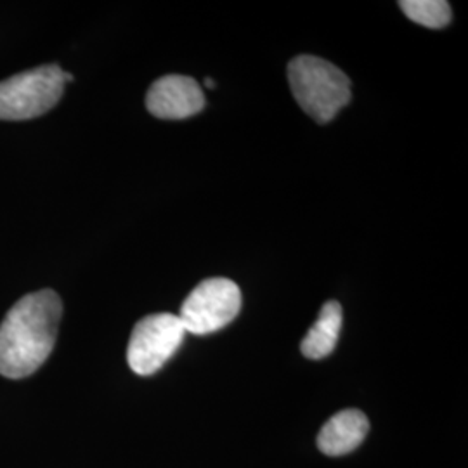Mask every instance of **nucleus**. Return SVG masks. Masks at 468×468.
Segmentation results:
<instances>
[{
  "instance_id": "obj_9",
  "label": "nucleus",
  "mask_w": 468,
  "mask_h": 468,
  "mask_svg": "<svg viewBox=\"0 0 468 468\" xmlns=\"http://www.w3.org/2000/svg\"><path fill=\"white\" fill-rule=\"evenodd\" d=\"M402 13L425 28H444L452 21V7L444 0H402Z\"/></svg>"
},
{
  "instance_id": "obj_6",
  "label": "nucleus",
  "mask_w": 468,
  "mask_h": 468,
  "mask_svg": "<svg viewBox=\"0 0 468 468\" xmlns=\"http://www.w3.org/2000/svg\"><path fill=\"white\" fill-rule=\"evenodd\" d=\"M146 108L153 117L185 120L205 108V94L197 80L186 75H165L151 85Z\"/></svg>"
},
{
  "instance_id": "obj_3",
  "label": "nucleus",
  "mask_w": 468,
  "mask_h": 468,
  "mask_svg": "<svg viewBox=\"0 0 468 468\" xmlns=\"http://www.w3.org/2000/svg\"><path fill=\"white\" fill-rule=\"evenodd\" d=\"M73 77L58 65L38 67L0 82V120H30L52 110Z\"/></svg>"
},
{
  "instance_id": "obj_8",
  "label": "nucleus",
  "mask_w": 468,
  "mask_h": 468,
  "mask_svg": "<svg viewBox=\"0 0 468 468\" xmlns=\"http://www.w3.org/2000/svg\"><path fill=\"white\" fill-rule=\"evenodd\" d=\"M344 323L342 305L336 301L326 302L319 311L316 323L303 336L301 351L307 359H323L336 347Z\"/></svg>"
},
{
  "instance_id": "obj_5",
  "label": "nucleus",
  "mask_w": 468,
  "mask_h": 468,
  "mask_svg": "<svg viewBox=\"0 0 468 468\" xmlns=\"http://www.w3.org/2000/svg\"><path fill=\"white\" fill-rule=\"evenodd\" d=\"M185 336V326L177 314H150L141 319L133 330L127 347V363L137 375L150 377L177 352Z\"/></svg>"
},
{
  "instance_id": "obj_2",
  "label": "nucleus",
  "mask_w": 468,
  "mask_h": 468,
  "mask_svg": "<svg viewBox=\"0 0 468 468\" xmlns=\"http://www.w3.org/2000/svg\"><path fill=\"white\" fill-rule=\"evenodd\" d=\"M288 82L302 110L318 123L334 120L352 98L349 77L316 56H299L288 65Z\"/></svg>"
},
{
  "instance_id": "obj_1",
  "label": "nucleus",
  "mask_w": 468,
  "mask_h": 468,
  "mask_svg": "<svg viewBox=\"0 0 468 468\" xmlns=\"http://www.w3.org/2000/svg\"><path fill=\"white\" fill-rule=\"evenodd\" d=\"M63 302L52 290H40L11 307L0 323V375L25 378L40 368L56 346Z\"/></svg>"
},
{
  "instance_id": "obj_10",
  "label": "nucleus",
  "mask_w": 468,
  "mask_h": 468,
  "mask_svg": "<svg viewBox=\"0 0 468 468\" xmlns=\"http://www.w3.org/2000/svg\"><path fill=\"white\" fill-rule=\"evenodd\" d=\"M205 85H207L208 89H214V87H216V82H214V80H210V79H207V80H205Z\"/></svg>"
},
{
  "instance_id": "obj_7",
  "label": "nucleus",
  "mask_w": 468,
  "mask_h": 468,
  "mask_svg": "<svg viewBox=\"0 0 468 468\" xmlns=\"http://www.w3.org/2000/svg\"><path fill=\"white\" fill-rule=\"evenodd\" d=\"M369 421L359 410H344L328 420L318 434V448L328 456H342L361 446L368 435Z\"/></svg>"
},
{
  "instance_id": "obj_4",
  "label": "nucleus",
  "mask_w": 468,
  "mask_h": 468,
  "mask_svg": "<svg viewBox=\"0 0 468 468\" xmlns=\"http://www.w3.org/2000/svg\"><path fill=\"white\" fill-rule=\"evenodd\" d=\"M241 309L239 286L226 278H210L195 286L177 314L186 334L208 335L228 326Z\"/></svg>"
}]
</instances>
